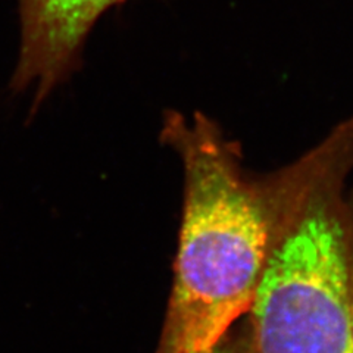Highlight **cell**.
<instances>
[{
    "instance_id": "obj_1",
    "label": "cell",
    "mask_w": 353,
    "mask_h": 353,
    "mask_svg": "<svg viewBox=\"0 0 353 353\" xmlns=\"http://www.w3.org/2000/svg\"><path fill=\"white\" fill-rule=\"evenodd\" d=\"M184 165L175 279L158 353H201L246 316L290 203L297 162L268 175L243 168L237 143L202 114L165 119Z\"/></svg>"
},
{
    "instance_id": "obj_3",
    "label": "cell",
    "mask_w": 353,
    "mask_h": 353,
    "mask_svg": "<svg viewBox=\"0 0 353 353\" xmlns=\"http://www.w3.org/2000/svg\"><path fill=\"white\" fill-rule=\"evenodd\" d=\"M123 0H19L21 49L14 85L46 96L72 70L106 9Z\"/></svg>"
},
{
    "instance_id": "obj_4",
    "label": "cell",
    "mask_w": 353,
    "mask_h": 353,
    "mask_svg": "<svg viewBox=\"0 0 353 353\" xmlns=\"http://www.w3.org/2000/svg\"><path fill=\"white\" fill-rule=\"evenodd\" d=\"M201 353H258L248 319L231 328L215 346Z\"/></svg>"
},
{
    "instance_id": "obj_2",
    "label": "cell",
    "mask_w": 353,
    "mask_h": 353,
    "mask_svg": "<svg viewBox=\"0 0 353 353\" xmlns=\"http://www.w3.org/2000/svg\"><path fill=\"white\" fill-rule=\"evenodd\" d=\"M297 162L248 321L258 353H353V117Z\"/></svg>"
},
{
    "instance_id": "obj_5",
    "label": "cell",
    "mask_w": 353,
    "mask_h": 353,
    "mask_svg": "<svg viewBox=\"0 0 353 353\" xmlns=\"http://www.w3.org/2000/svg\"><path fill=\"white\" fill-rule=\"evenodd\" d=\"M350 323H352V339H353V249L350 256Z\"/></svg>"
}]
</instances>
